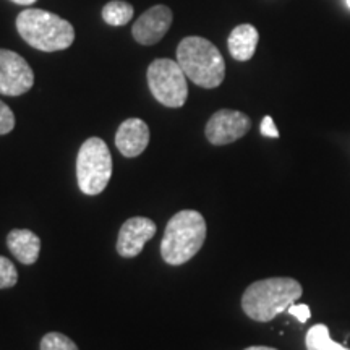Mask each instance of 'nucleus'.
I'll use <instances>...</instances> for the list:
<instances>
[{
    "label": "nucleus",
    "mask_w": 350,
    "mask_h": 350,
    "mask_svg": "<svg viewBox=\"0 0 350 350\" xmlns=\"http://www.w3.org/2000/svg\"><path fill=\"white\" fill-rule=\"evenodd\" d=\"M304 294V287L292 278H268L245 288L242 310L258 323H268L288 310Z\"/></svg>",
    "instance_id": "f257e3e1"
},
{
    "label": "nucleus",
    "mask_w": 350,
    "mask_h": 350,
    "mask_svg": "<svg viewBox=\"0 0 350 350\" xmlns=\"http://www.w3.org/2000/svg\"><path fill=\"white\" fill-rule=\"evenodd\" d=\"M206 221L195 209H183L169 219L161 240V256L170 266L185 265L203 248Z\"/></svg>",
    "instance_id": "f03ea898"
},
{
    "label": "nucleus",
    "mask_w": 350,
    "mask_h": 350,
    "mask_svg": "<svg viewBox=\"0 0 350 350\" xmlns=\"http://www.w3.org/2000/svg\"><path fill=\"white\" fill-rule=\"evenodd\" d=\"M21 39L34 49L57 52L68 49L75 41V29L70 21L41 8H26L16 16Z\"/></svg>",
    "instance_id": "7ed1b4c3"
},
{
    "label": "nucleus",
    "mask_w": 350,
    "mask_h": 350,
    "mask_svg": "<svg viewBox=\"0 0 350 350\" xmlns=\"http://www.w3.org/2000/svg\"><path fill=\"white\" fill-rule=\"evenodd\" d=\"M177 62L196 86L214 90L226 78L224 57L211 41L200 36L182 39L177 47Z\"/></svg>",
    "instance_id": "20e7f679"
},
{
    "label": "nucleus",
    "mask_w": 350,
    "mask_h": 350,
    "mask_svg": "<svg viewBox=\"0 0 350 350\" xmlns=\"http://www.w3.org/2000/svg\"><path fill=\"white\" fill-rule=\"evenodd\" d=\"M112 156L106 142L98 137L88 138L77 156V180L83 193H103L112 178Z\"/></svg>",
    "instance_id": "39448f33"
},
{
    "label": "nucleus",
    "mask_w": 350,
    "mask_h": 350,
    "mask_svg": "<svg viewBox=\"0 0 350 350\" xmlns=\"http://www.w3.org/2000/svg\"><path fill=\"white\" fill-rule=\"evenodd\" d=\"M148 86L151 94L165 107L178 109L187 103V75L178 62L170 59H156L148 67Z\"/></svg>",
    "instance_id": "423d86ee"
},
{
    "label": "nucleus",
    "mask_w": 350,
    "mask_h": 350,
    "mask_svg": "<svg viewBox=\"0 0 350 350\" xmlns=\"http://www.w3.org/2000/svg\"><path fill=\"white\" fill-rule=\"evenodd\" d=\"M252 129V120L247 113L234 109H221L208 120L204 135L214 146H224L243 138Z\"/></svg>",
    "instance_id": "0eeeda50"
},
{
    "label": "nucleus",
    "mask_w": 350,
    "mask_h": 350,
    "mask_svg": "<svg viewBox=\"0 0 350 350\" xmlns=\"http://www.w3.org/2000/svg\"><path fill=\"white\" fill-rule=\"evenodd\" d=\"M34 85V72L16 52L0 49V94L21 96Z\"/></svg>",
    "instance_id": "6e6552de"
},
{
    "label": "nucleus",
    "mask_w": 350,
    "mask_h": 350,
    "mask_svg": "<svg viewBox=\"0 0 350 350\" xmlns=\"http://www.w3.org/2000/svg\"><path fill=\"white\" fill-rule=\"evenodd\" d=\"M157 226L148 217H130L122 224L116 250L122 258H135L156 235Z\"/></svg>",
    "instance_id": "1a4fd4ad"
},
{
    "label": "nucleus",
    "mask_w": 350,
    "mask_h": 350,
    "mask_svg": "<svg viewBox=\"0 0 350 350\" xmlns=\"http://www.w3.org/2000/svg\"><path fill=\"white\" fill-rule=\"evenodd\" d=\"M174 13L167 5H154L135 21L131 34L142 46H154L167 34Z\"/></svg>",
    "instance_id": "9d476101"
},
{
    "label": "nucleus",
    "mask_w": 350,
    "mask_h": 350,
    "mask_svg": "<svg viewBox=\"0 0 350 350\" xmlns=\"http://www.w3.org/2000/svg\"><path fill=\"white\" fill-rule=\"evenodd\" d=\"M150 126L142 119H126L116 133V146L122 156L133 159L150 144Z\"/></svg>",
    "instance_id": "9b49d317"
},
{
    "label": "nucleus",
    "mask_w": 350,
    "mask_h": 350,
    "mask_svg": "<svg viewBox=\"0 0 350 350\" xmlns=\"http://www.w3.org/2000/svg\"><path fill=\"white\" fill-rule=\"evenodd\" d=\"M7 247L21 265H34L41 253V239L29 229H13L7 235Z\"/></svg>",
    "instance_id": "f8f14e48"
},
{
    "label": "nucleus",
    "mask_w": 350,
    "mask_h": 350,
    "mask_svg": "<svg viewBox=\"0 0 350 350\" xmlns=\"http://www.w3.org/2000/svg\"><path fill=\"white\" fill-rule=\"evenodd\" d=\"M260 34L253 25H239L232 29L227 39V47H229L230 55L239 62H247L255 55Z\"/></svg>",
    "instance_id": "ddd939ff"
},
{
    "label": "nucleus",
    "mask_w": 350,
    "mask_h": 350,
    "mask_svg": "<svg viewBox=\"0 0 350 350\" xmlns=\"http://www.w3.org/2000/svg\"><path fill=\"white\" fill-rule=\"evenodd\" d=\"M306 350H350L331 339L326 325H314L306 332Z\"/></svg>",
    "instance_id": "4468645a"
},
{
    "label": "nucleus",
    "mask_w": 350,
    "mask_h": 350,
    "mask_svg": "<svg viewBox=\"0 0 350 350\" xmlns=\"http://www.w3.org/2000/svg\"><path fill=\"white\" fill-rule=\"evenodd\" d=\"M133 5L124 0H111L103 8V20L111 26H124L133 18Z\"/></svg>",
    "instance_id": "2eb2a0df"
},
{
    "label": "nucleus",
    "mask_w": 350,
    "mask_h": 350,
    "mask_svg": "<svg viewBox=\"0 0 350 350\" xmlns=\"http://www.w3.org/2000/svg\"><path fill=\"white\" fill-rule=\"evenodd\" d=\"M41 350H78V345L62 332H47L41 339Z\"/></svg>",
    "instance_id": "dca6fc26"
},
{
    "label": "nucleus",
    "mask_w": 350,
    "mask_h": 350,
    "mask_svg": "<svg viewBox=\"0 0 350 350\" xmlns=\"http://www.w3.org/2000/svg\"><path fill=\"white\" fill-rule=\"evenodd\" d=\"M18 282V271L5 256H0V288H10Z\"/></svg>",
    "instance_id": "f3484780"
},
{
    "label": "nucleus",
    "mask_w": 350,
    "mask_h": 350,
    "mask_svg": "<svg viewBox=\"0 0 350 350\" xmlns=\"http://www.w3.org/2000/svg\"><path fill=\"white\" fill-rule=\"evenodd\" d=\"M15 129V113L3 100H0V137Z\"/></svg>",
    "instance_id": "a211bd4d"
},
{
    "label": "nucleus",
    "mask_w": 350,
    "mask_h": 350,
    "mask_svg": "<svg viewBox=\"0 0 350 350\" xmlns=\"http://www.w3.org/2000/svg\"><path fill=\"white\" fill-rule=\"evenodd\" d=\"M288 313H291L292 317H295L297 319H299L301 325L308 321L310 317H312V312H310V306L308 305H295V304H292L291 306H288Z\"/></svg>",
    "instance_id": "6ab92c4d"
},
{
    "label": "nucleus",
    "mask_w": 350,
    "mask_h": 350,
    "mask_svg": "<svg viewBox=\"0 0 350 350\" xmlns=\"http://www.w3.org/2000/svg\"><path fill=\"white\" fill-rule=\"evenodd\" d=\"M261 135L268 138H279V130L275 129L273 117L266 116L261 122Z\"/></svg>",
    "instance_id": "aec40b11"
},
{
    "label": "nucleus",
    "mask_w": 350,
    "mask_h": 350,
    "mask_svg": "<svg viewBox=\"0 0 350 350\" xmlns=\"http://www.w3.org/2000/svg\"><path fill=\"white\" fill-rule=\"evenodd\" d=\"M13 3H18V5H33L36 0H12Z\"/></svg>",
    "instance_id": "412c9836"
},
{
    "label": "nucleus",
    "mask_w": 350,
    "mask_h": 350,
    "mask_svg": "<svg viewBox=\"0 0 350 350\" xmlns=\"http://www.w3.org/2000/svg\"><path fill=\"white\" fill-rule=\"evenodd\" d=\"M245 350H278V349H273V347H266V345H253V347H248Z\"/></svg>",
    "instance_id": "4be33fe9"
},
{
    "label": "nucleus",
    "mask_w": 350,
    "mask_h": 350,
    "mask_svg": "<svg viewBox=\"0 0 350 350\" xmlns=\"http://www.w3.org/2000/svg\"><path fill=\"white\" fill-rule=\"evenodd\" d=\"M347 5H349V8H350V0H347Z\"/></svg>",
    "instance_id": "5701e85b"
}]
</instances>
